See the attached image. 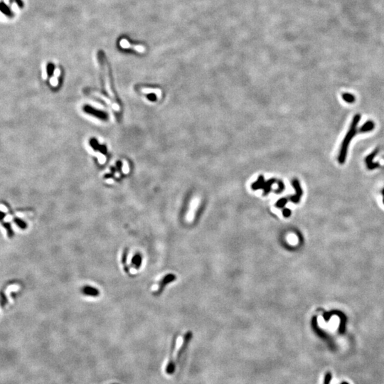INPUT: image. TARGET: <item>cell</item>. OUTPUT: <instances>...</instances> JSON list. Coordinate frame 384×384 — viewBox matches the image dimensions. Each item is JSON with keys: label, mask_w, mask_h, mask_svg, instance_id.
Instances as JSON below:
<instances>
[{"label": "cell", "mask_w": 384, "mask_h": 384, "mask_svg": "<svg viewBox=\"0 0 384 384\" xmlns=\"http://www.w3.org/2000/svg\"><path fill=\"white\" fill-rule=\"evenodd\" d=\"M331 378H332V375H331V374H329H329H327L326 377H325V381H324V384H329L330 381H331Z\"/></svg>", "instance_id": "obj_19"}, {"label": "cell", "mask_w": 384, "mask_h": 384, "mask_svg": "<svg viewBox=\"0 0 384 384\" xmlns=\"http://www.w3.org/2000/svg\"><path fill=\"white\" fill-rule=\"evenodd\" d=\"M98 58H99V63H100L102 73H103V74L104 83H105V84L107 93H108L109 95H111V97H112V98H115V94L113 93V92H112L111 85V81H110L108 66H107V64L105 58L103 53H102V52L99 53Z\"/></svg>", "instance_id": "obj_2"}, {"label": "cell", "mask_w": 384, "mask_h": 384, "mask_svg": "<svg viewBox=\"0 0 384 384\" xmlns=\"http://www.w3.org/2000/svg\"><path fill=\"white\" fill-rule=\"evenodd\" d=\"M129 170H130V169H129V166H128L127 162H123V166H122L123 173H124V174H128Z\"/></svg>", "instance_id": "obj_16"}, {"label": "cell", "mask_w": 384, "mask_h": 384, "mask_svg": "<svg viewBox=\"0 0 384 384\" xmlns=\"http://www.w3.org/2000/svg\"><path fill=\"white\" fill-rule=\"evenodd\" d=\"M342 384H349V383H346V382H343Z\"/></svg>", "instance_id": "obj_23"}, {"label": "cell", "mask_w": 384, "mask_h": 384, "mask_svg": "<svg viewBox=\"0 0 384 384\" xmlns=\"http://www.w3.org/2000/svg\"><path fill=\"white\" fill-rule=\"evenodd\" d=\"M381 193H382V194L383 196V203H384V188L382 189V192H381Z\"/></svg>", "instance_id": "obj_22"}, {"label": "cell", "mask_w": 384, "mask_h": 384, "mask_svg": "<svg viewBox=\"0 0 384 384\" xmlns=\"http://www.w3.org/2000/svg\"><path fill=\"white\" fill-rule=\"evenodd\" d=\"M82 292L85 295H89V296L91 297H96L99 295L98 289L90 286L83 287L82 289Z\"/></svg>", "instance_id": "obj_9"}, {"label": "cell", "mask_w": 384, "mask_h": 384, "mask_svg": "<svg viewBox=\"0 0 384 384\" xmlns=\"http://www.w3.org/2000/svg\"><path fill=\"white\" fill-rule=\"evenodd\" d=\"M342 98H343V100L346 102V103H350V104L354 103L356 100L355 96L352 95V94L348 93H343L342 95Z\"/></svg>", "instance_id": "obj_12"}, {"label": "cell", "mask_w": 384, "mask_h": 384, "mask_svg": "<svg viewBox=\"0 0 384 384\" xmlns=\"http://www.w3.org/2000/svg\"><path fill=\"white\" fill-rule=\"evenodd\" d=\"M292 186L295 188V192H296V194L295 196H292L290 198L291 201H292L293 203H298L300 200V198L302 196V189L301 187H300V182L298 181L297 179H294L293 181H292Z\"/></svg>", "instance_id": "obj_5"}, {"label": "cell", "mask_w": 384, "mask_h": 384, "mask_svg": "<svg viewBox=\"0 0 384 384\" xmlns=\"http://www.w3.org/2000/svg\"><path fill=\"white\" fill-rule=\"evenodd\" d=\"M95 154H95L96 157H98V159L99 162H100V164H103V163L105 162V157L104 155H103V154H100V153H99V152L95 153Z\"/></svg>", "instance_id": "obj_15"}, {"label": "cell", "mask_w": 384, "mask_h": 384, "mask_svg": "<svg viewBox=\"0 0 384 384\" xmlns=\"http://www.w3.org/2000/svg\"><path fill=\"white\" fill-rule=\"evenodd\" d=\"M176 280V276L173 274H168L165 276L159 283V287L157 289V292H155V295H160L163 292L165 287L166 286V284L172 283L173 281Z\"/></svg>", "instance_id": "obj_3"}, {"label": "cell", "mask_w": 384, "mask_h": 384, "mask_svg": "<svg viewBox=\"0 0 384 384\" xmlns=\"http://www.w3.org/2000/svg\"><path fill=\"white\" fill-rule=\"evenodd\" d=\"M378 152V149H375L374 151H373L370 154L368 155L366 157V159H365V162H366V164L368 170H375V169H377L380 166L379 163L373 162V160H374V157L377 155Z\"/></svg>", "instance_id": "obj_4"}, {"label": "cell", "mask_w": 384, "mask_h": 384, "mask_svg": "<svg viewBox=\"0 0 384 384\" xmlns=\"http://www.w3.org/2000/svg\"><path fill=\"white\" fill-rule=\"evenodd\" d=\"M283 215L284 217H289L291 215V211L288 208H284L283 210Z\"/></svg>", "instance_id": "obj_18"}, {"label": "cell", "mask_w": 384, "mask_h": 384, "mask_svg": "<svg viewBox=\"0 0 384 384\" xmlns=\"http://www.w3.org/2000/svg\"><path fill=\"white\" fill-rule=\"evenodd\" d=\"M287 202V198H281L280 200H279L278 201L276 206H277L278 207H279V208H282V207H283V206L286 204Z\"/></svg>", "instance_id": "obj_14"}, {"label": "cell", "mask_w": 384, "mask_h": 384, "mask_svg": "<svg viewBox=\"0 0 384 384\" xmlns=\"http://www.w3.org/2000/svg\"><path fill=\"white\" fill-rule=\"evenodd\" d=\"M142 92L144 93H155L160 98L161 96V90L159 89H152V88H143Z\"/></svg>", "instance_id": "obj_13"}, {"label": "cell", "mask_w": 384, "mask_h": 384, "mask_svg": "<svg viewBox=\"0 0 384 384\" xmlns=\"http://www.w3.org/2000/svg\"><path fill=\"white\" fill-rule=\"evenodd\" d=\"M93 93L94 95L97 96V97H98L99 98H100L101 100H103V101L105 102L107 104H108L110 106H111L112 108L114 109L115 111H120V107H119V105H118L117 104L112 103V102L111 100H110V99L107 98L106 97H105V96H103V95H102L100 93H98V92H93Z\"/></svg>", "instance_id": "obj_7"}, {"label": "cell", "mask_w": 384, "mask_h": 384, "mask_svg": "<svg viewBox=\"0 0 384 384\" xmlns=\"http://www.w3.org/2000/svg\"><path fill=\"white\" fill-rule=\"evenodd\" d=\"M120 46H121V47L124 48V49H130V48H132V49H135V51H138L139 53H143V52H144V51H145V49H144V47L142 46H141V45H132L126 39H122L121 40V41H120Z\"/></svg>", "instance_id": "obj_6"}, {"label": "cell", "mask_w": 384, "mask_h": 384, "mask_svg": "<svg viewBox=\"0 0 384 384\" xmlns=\"http://www.w3.org/2000/svg\"><path fill=\"white\" fill-rule=\"evenodd\" d=\"M142 264V256L139 253H136L132 259V265L135 266L136 269H139Z\"/></svg>", "instance_id": "obj_11"}, {"label": "cell", "mask_w": 384, "mask_h": 384, "mask_svg": "<svg viewBox=\"0 0 384 384\" xmlns=\"http://www.w3.org/2000/svg\"><path fill=\"white\" fill-rule=\"evenodd\" d=\"M360 120H361V115L358 113L354 115L352 119V121H351V123L349 130L348 133H346L344 138L343 139L339 150V156H338V161H339V162L341 165H343V164L346 162V156H347L348 149L349 146L350 144V142L351 139L354 138V137L359 133L358 130H357V125H359Z\"/></svg>", "instance_id": "obj_1"}, {"label": "cell", "mask_w": 384, "mask_h": 384, "mask_svg": "<svg viewBox=\"0 0 384 384\" xmlns=\"http://www.w3.org/2000/svg\"><path fill=\"white\" fill-rule=\"evenodd\" d=\"M50 83H51V84L53 85V86H54V87L57 86V85H58V78H56V77H55L54 76H53V77L51 78Z\"/></svg>", "instance_id": "obj_17"}, {"label": "cell", "mask_w": 384, "mask_h": 384, "mask_svg": "<svg viewBox=\"0 0 384 384\" xmlns=\"http://www.w3.org/2000/svg\"><path fill=\"white\" fill-rule=\"evenodd\" d=\"M374 127H375L374 122L371 121V120H369V121H367L366 123H364V124L359 129L358 132H359V133H369V132L374 130Z\"/></svg>", "instance_id": "obj_8"}, {"label": "cell", "mask_w": 384, "mask_h": 384, "mask_svg": "<svg viewBox=\"0 0 384 384\" xmlns=\"http://www.w3.org/2000/svg\"><path fill=\"white\" fill-rule=\"evenodd\" d=\"M106 182H107V183H109V184H112V183H113V180H112V179H107L106 180Z\"/></svg>", "instance_id": "obj_21"}, {"label": "cell", "mask_w": 384, "mask_h": 384, "mask_svg": "<svg viewBox=\"0 0 384 384\" xmlns=\"http://www.w3.org/2000/svg\"><path fill=\"white\" fill-rule=\"evenodd\" d=\"M53 76L56 78H58L59 76H60V70H59L58 68H56L54 70V72H53Z\"/></svg>", "instance_id": "obj_20"}, {"label": "cell", "mask_w": 384, "mask_h": 384, "mask_svg": "<svg viewBox=\"0 0 384 384\" xmlns=\"http://www.w3.org/2000/svg\"><path fill=\"white\" fill-rule=\"evenodd\" d=\"M127 253H128V248H126L124 249V251H123V253L122 255V263L123 269H124L125 272L127 274H128V275H130V270H129V268L127 267Z\"/></svg>", "instance_id": "obj_10"}]
</instances>
